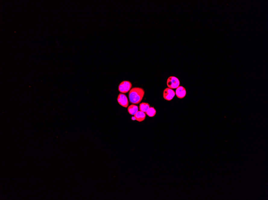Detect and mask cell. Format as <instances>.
<instances>
[{
    "label": "cell",
    "mask_w": 268,
    "mask_h": 200,
    "mask_svg": "<svg viewBox=\"0 0 268 200\" xmlns=\"http://www.w3.org/2000/svg\"><path fill=\"white\" fill-rule=\"evenodd\" d=\"M175 94V92L173 89L169 88H166L163 91V98L166 100L171 101L174 98Z\"/></svg>",
    "instance_id": "obj_4"
},
{
    "label": "cell",
    "mask_w": 268,
    "mask_h": 200,
    "mask_svg": "<svg viewBox=\"0 0 268 200\" xmlns=\"http://www.w3.org/2000/svg\"><path fill=\"white\" fill-rule=\"evenodd\" d=\"M147 115L150 117H153L156 115V111L154 108L150 107L149 110L146 112Z\"/></svg>",
    "instance_id": "obj_10"
},
{
    "label": "cell",
    "mask_w": 268,
    "mask_h": 200,
    "mask_svg": "<svg viewBox=\"0 0 268 200\" xmlns=\"http://www.w3.org/2000/svg\"><path fill=\"white\" fill-rule=\"evenodd\" d=\"M128 111L130 114L134 115L138 111V106L134 104L130 105L128 107Z\"/></svg>",
    "instance_id": "obj_8"
},
{
    "label": "cell",
    "mask_w": 268,
    "mask_h": 200,
    "mask_svg": "<svg viewBox=\"0 0 268 200\" xmlns=\"http://www.w3.org/2000/svg\"><path fill=\"white\" fill-rule=\"evenodd\" d=\"M175 93L177 97L179 98L182 99L186 95V91L184 87L179 86L176 88Z\"/></svg>",
    "instance_id": "obj_6"
},
{
    "label": "cell",
    "mask_w": 268,
    "mask_h": 200,
    "mask_svg": "<svg viewBox=\"0 0 268 200\" xmlns=\"http://www.w3.org/2000/svg\"><path fill=\"white\" fill-rule=\"evenodd\" d=\"M117 101L121 106L127 108L128 105V100L127 96L124 94H120L117 98Z\"/></svg>",
    "instance_id": "obj_5"
},
{
    "label": "cell",
    "mask_w": 268,
    "mask_h": 200,
    "mask_svg": "<svg viewBox=\"0 0 268 200\" xmlns=\"http://www.w3.org/2000/svg\"><path fill=\"white\" fill-rule=\"evenodd\" d=\"M145 94V91L141 88L134 87L130 90V102L134 104H138L141 102Z\"/></svg>",
    "instance_id": "obj_1"
},
{
    "label": "cell",
    "mask_w": 268,
    "mask_h": 200,
    "mask_svg": "<svg viewBox=\"0 0 268 200\" xmlns=\"http://www.w3.org/2000/svg\"><path fill=\"white\" fill-rule=\"evenodd\" d=\"M167 86L171 89H176L179 86L180 82L177 77L171 76L167 79Z\"/></svg>",
    "instance_id": "obj_3"
},
{
    "label": "cell",
    "mask_w": 268,
    "mask_h": 200,
    "mask_svg": "<svg viewBox=\"0 0 268 200\" xmlns=\"http://www.w3.org/2000/svg\"><path fill=\"white\" fill-rule=\"evenodd\" d=\"M150 107V105L147 103H142L139 105L140 111L146 113Z\"/></svg>",
    "instance_id": "obj_9"
},
{
    "label": "cell",
    "mask_w": 268,
    "mask_h": 200,
    "mask_svg": "<svg viewBox=\"0 0 268 200\" xmlns=\"http://www.w3.org/2000/svg\"><path fill=\"white\" fill-rule=\"evenodd\" d=\"M132 83L129 81H124L118 86L119 91L122 94H125L131 90Z\"/></svg>",
    "instance_id": "obj_2"
},
{
    "label": "cell",
    "mask_w": 268,
    "mask_h": 200,
    "mask_svg": "<svg viewBox=\"0 0 268 200\" xmlns=\"http://www.w3.org/2000/svg\"><path fill=\"white\" fill-rule=\"evenodd\" d=\"M134 117L136 120L139 122H142L145 120V117H146V114L143 111H138L134 115Z\"/></svg>",
    "instance_id": "obj_7"
}]
</instances>
